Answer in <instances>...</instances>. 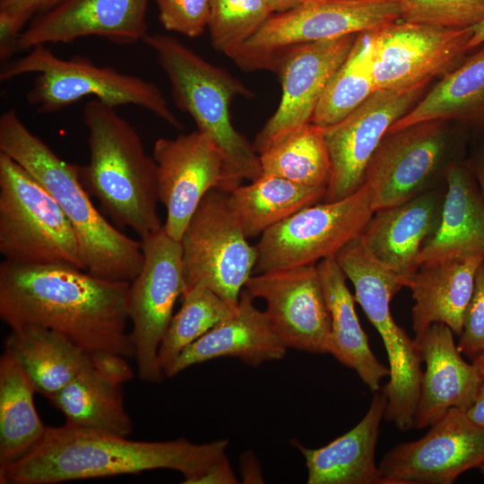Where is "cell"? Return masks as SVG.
Wrapping results in <instances>:
<instances>
[{"mask_svg":"<svg viewBox=\"0 0 484 484\" xmlns=\"http://www.w3.org/2000/svg\"><path fill=\"white\" fill-rule=\"evenodd\" d=\"M386 402L382 391L375 392L363 419L323 447L295 444L305 458L308 484H384L375 453Z\"/></svg>","mask_w":484,"mask_h":484,"instance_id":"25","label":"cell"},{"mask_svg":"<svg viewBox=\"0 0 484 484\" xmlns=\"http://www.w3.org/2000/svg\"><path fill=\"white\" fill-rule=\"evenodd\" d=\"M454 332L444 324H431L417 341L425 371L414 415V428L430 427L451 408L466 411L482 380L466 362L454 342Z\"/></svg>","mask_w":484,"mask_h":484,"instance_id":"22","label":"cell"},{"mask_svg":"<svg viewBox=\"0 0 484 484\" xmlns=\"http://www.w3.org/2000/svg\"><path fill=\"white\" fill-rule=\"evenodd\" d=\"M165 30L189 38L200 36L208 25L210 0H154Z\"/></svg>","mask_w":484,"mask_h":484,"instance_id":"38","label":"cell"},{"mask_svg":"<svg viewBox=\"0 0 484 484\" xmlns=\"http://www.w3.org/2000/svg\"><path fill=\"white\" fill-rule=\"evenodd\" d=\"M130 282L68 265L0 264V317L11 329L55 330L90 353L134 357L127 311Z\"/></svg>","mask_w":484,"mask_h":484,"instance_id":"1","label":"cell"},{"mask_svg":"<svg viewBox=\"0 0 484 484\" xmlns=\"http://www.w3.org/2000/svg\"><path fill=\"white\" fill-rule=\"evenodd\" d=\"M82 118L89 162L82 167V180L88 192L117 227L141 238L160 229L156 162L137 131L116 108L98 99L86 103Z\"/></svg>","mask_w":484,"mask_h":484,"instance_id":"4","label":"cell"},{"mask_svg":"<svg viewBox=\"0 0 484 484\" xmlns=\"http://www.w3.org/2000/svg\"><path fill=\"white\" fill-rule=\"evenodd\" d=\"M0 152L24 168L57 203L75 232L87 272L128 282L137 276L142 241L121 232L97 210L82 180V167L62 160L14 109L0 117Z\"/></svg>","mask_w":484,"mask_h":484,"instance_id":"3","label":"cell"},{"mask_svg":"<svg viewBox=\"0 0 484 484\" xmlns=\"http://www.w3.org/2000/svg\"><path fill=\"white\" fill-rule=\"evenodd\" d=\"M465 413L472 422L484 428V381L480 384L471 405Z\"/></svg>","mask_w":484,"mask_h":484,"instance_id":"45","label":"cell"},{"mask_svg":"<svg viewBox=\"0 0 484 484\" xmlns=\"http://www.w3.org/2000/svg\"><path fill=\"white\" fill-rule=\"evenodd\" d=\"M159 201L166 209L163 228L179 241L194 212L212 189L233 190L223 156L214 142L196 130L153 145Z\"/></svg>","mask_w":484,"mask_h":484,"instance_id":"17","label":"cell"},{"mask_svg":"<svg viewBox=\"0 0 484 484\" xmlns=\"http://www.w3.org/2000/svg\"><path fill=\"white\" fill-rule=\"evenodd\" d=\"M287 346L271 326L264 311L254 305V298L244 289L234 310L210 331L186 347L177 358L165 377L221 357L238 359L251 367L281 359Z\"/></svg>","mask_w":484,"mask_h":484,"instance_id":"23","label":"cell"},{"mask_svg":"<svg viewBox=\"0 0 484 484\" xmlns=\"http://www.w3.org/2000/svg\"><path fill=\"white\" fill-rule=\"evenodd\" d=\"M441 220L425 243L419 266L473 253H484V200L465 160L453 163L446 172Z\"/></svg>","mask_w":484,"mask_h":484,"instance_id":"26","label":"cell"},{"mask_svg":"<svg viewBox=\"0 0 484 484\" xmlns=\"http://www.w3.org/2000/svg\"><path fill=\"white\" fill-rule=\"evenodd\" d=\"M479 469L484 474V462L479 467Z\"/></svg>","mask_w":484,"mask_h":484,"instance_id":"49","label":"cell"},{"mask_svg":"<svg viewBox=\"0 0 484 484\" xmlns=\"http://www.w3.org/2000/svg\"><path fill=\"white\" fill-rule=\"evenodd\" d=\"M0 253L13 263L85 270L75 232L62 209L24 168L3 152Z\"/></svg>","mask_w":484,"mask_h":484,"instance_id":"8","label":"cell"},{"mask_svg":"<svg viewBox=\"0 0 484 484\" xmlns=\"http://www.w3.org/2000/svg\"><path fill=\"white\" fill-rule=\"evenodd\" d=\"M357 35L303 44L281 56L273 72L281 80V101L255 138L258 155L312 123L327 84L348 57Z\"/></svg>","mask_w":484,"mask_h":484,"instance_id":"18","label":"cell"},{"mask_svg":"<svg viewBox=\"0 0 484 484\" xmlns=\"http://www.w3.org/2000/svg\"><path fill=\"white\" fill-rule=\"evenodd\" d=\"M122 385L91 365L47 399L62 412L67 426L127 436L133 422L124 406Z\"/></svg>","mask_w":484,"mask_h":484,"instance_id":"30","label":"cell"},{"mask_svg":"<svg viewBox=\"0 0 484 484\" xmlns=\"http://www.w3.org/2000/svg\"><path fill=\"white\" fill-rule=\"evenodd\" d=\"M400 20L450 29L473 27L484 19V0H399Z\"/></svg>","mask_w":484,"mask_h":484,"instance_id":"37","label":"cell"},{"mask_svg":"<svg viewBox=\"0 0 484 484\" xmlns=\"http://www.w3.org/2000/svg\"><path fill=\"white\" fill-rule=\"evenodd\" d=\"M457 347L462 354L471 359L484 353V262L477 271Z\"/></svg>","mask_w":484,"mask_h":484,"instance_id":"39","label":"cell"},{"mask_svg":"<svg viewBox=\"0 0 484 484\" xmlns=\"http://www.w3.org/2000/svg\"><path fill=\"white\" fill-rule=\"evenodd\" d=\"M228 439L195 444L186 438L134 441L111 433L48 427L26 454L0 468L1 484H56L64 481L137 474L169 469L195 484L226 456Z\"/></svg>","mask_w":484,"mask_h":484,"instance_id":"2","label":"cell"},{"mask_svg":"<svg viewBox=\"0 0 484 484\" xmlns=\"http://www.w3.org/2000/svg\"><path fill=\"white\" fill-rule=\"evenodd\" d=\"M273 13H283L293 9L306 0H265Z\"/></svg>","mask_w":484,"mask_h":484,"instance_id":"46","label":"cell"},{"mask_svg":"<svg viewBox=\"0 0 484 484\" xmlns=\"http://www.w3.org/2000/svg\"><path fill=\"white\" fill-rule=\"evenodd\" d=\"M484 462V428L451 408L421 438L395 445L383 456L384 484H452Z\"/></svg>","mask_w":484,"mask_h":484,"instance_id":"16","label":"cell"},{"mask_svg":"<svg viewBox=\"0 0 484 484\" xmlns=\"http://www.w3.org/2000/svg\"><path fill=\"white\" fill-rule=\"evenodd\" d=\"M149 0H58L37 13L21 34L17 51L97 36L116 44L143 41L149 33Z\"/></svg>","mask_w":484,"mask_h":484,"instance_id":"20","label":"cell"},{"mask_svg":"<svg viewBox=\"0 0 484 484\" xmlns=\"http://www.w3.org/2000/svg\"><path fill=\"white\" fill-rule=\"evenodd\" d=\"M483 262L484 253L427 262L406 280L404 287L411 290L414 300L411 316L416 341L433 324H446L460 336Z\"/></svg>","mask_w":484,"mask_h":484,"instance_id":"24","label":"cell"},{"mask_svg":"<svg viewBox=\"0 0 484 484\" xmlns=\"http://www.w3.org/2000/svg\"><path fill=\"white\" fill-rule=\"evenodd\" d=\"M32 18L25 13L0 11V59L5 63L17 51L25 24Z\"/></svg>","mask_w":484,"mask_h":484,"instance_id":"40","label":"cell"},{"mask_svg":"<svg viewBox=\"0 0 484 484\" xmlns=\"http://www.w3.org/2000/svg\"><path fill=\"white\" fill-rule=\"evenodd\" d=\"M465 163L474 177L484 200V133L471 145Z\"/></svg>","mask_w":484,"mask_h":484,"instance_id":"42","label":"cell"},{"mask_svg":"<svg viewBox=\"0 0 484 484\" xmlns=\"http://www.w3.org/2000/svg\"><path fill=\"white\" fill-rule=\"evenodd\" d=\"M316 268L331 316L329 353L353 369L372 392L380 391L381 381L389 377L390 370L376 359L369 347L344 272L335 256L318 262Z\"/></svg>","mask_w":484,"mask_h":484,"instance_id":"27","label":"cell"},{"mask_svg":"<svg viewBox=\"0 0 484 484\" xmlns=\"http://www.w3.org/2000/svg\"><path fill=\"white\" fill-rule=\"evenodd\" d=\"M427 91L417 104L388 131L441 120L469 132L484 131V44Z\"/></svg>","mask_w":484,"mask_h":484,"instance_id":"28","label":"cell"},{"mask_svg":"<svg viewBox=\"0 0 484 484\" xmlns=\"http://www.w3.org/2000/svg\"><path fill=\"white\" fill-rule=\"evenodd\" d=\"M227 195L220 189L209 191L179 242L186 290L202 285L236 306L255 270L257 252L230 212Z\"/></svg>","mask_w":484,"mask_h":484,"instance_id":"12","label":"cell"},{"mask_svg":"<svg viewBox=\"0 0 484 484\" xmlns=\"http://www.w3.org/2000/svg\"><path fill=\"white\" fill-rule=\"evenodd\" d=\"M143 42L155 52L170 82L175 105L188 113L197 130L220 149L233 189L245 179L260 177L259 155L230 119L231 101L238 96L253 98V91L172 36L148 33Z\"/></svg>","mask_w":484,"mask_h":484,"instance_id":"5","label":"cell"},{"mask_svg":"<svg viewBox=\"0 0 484 484\" xmlns=\"http://www.w3.org/2000/svg\"><path fill=\"white\" fill-rule=\"evenodd\" d=\"M182 297V306L172 316L159 349V362L164 376L186 347L228 316L238 305L227 302L202 285L186 290Z\"/></svg>","mask_w":484,"mask_h":484,"instance_id":"35","label":"cell"},{"mask_svg":"<svg viewBox=\"0 0 484 484\" xmlns=\"http://www.w3.org/2000/svg\"><path fill=\"white\" fill-rule=\"evenodd\" d=\"M400 16L399 0H306L273 13L230 58L246 72H274L294 47L373 30Z\"/></svg>","mask_w":484,"mask_h":484,"instance_id":"10","label":"cell"},{"mask_svg":"<svg viewBox=\"0 0 484 484\" xmlns=\"http://www.w3.org/2000/svg\"><path fill=\"white\" fill-rule=\"evenodd\" d=\"M428 86L376 90L341 120L324 127L332 168L324 202L342 199L363 185L367 167L381 141L423 97Z\"/></svg>","mask_w":484,"mask_h":484,"instance_id":"15","label":"cell"},{"mask_svg":"<svg viewBox=\"0 0 484 484\" xmlns=\"http://www.w3.org/2000/svg\"><path fill=\"white\" fill-rule=\"evenodd\" d=\"M445 189L446 184L376 211L359 237L370 255L403 278L404 285L419 267L423 246L439 226Z\"/></svg>","mask_w":484,"mask_h":484,"instance_id":"21","label":"cell"},{"mask_svg":"<svg viewBox=\"0 0 484 484\" xmlns=\"http://www.w3.org/2000/svg\"><path fill=\"white\" fill-rule=\"evenodd\" d=\"M272 14L265 0H210L207 27L212 48L230 58Z\"/></svg>","mask_w":484,"mask_h":484,"instance_id":"36","label":"cell"},{"mask_svg":"<svg viewBox=\"0 0 484 484\" xmlns=\"http://www.w3.org/2000/svg\"><path fill=\"white\" fill-rule=\"evenodd\" d=\"M58 0H0V11L25 13L33 18L53 6Z\"/></svg>","mask_w":484,"mask_h":484,"instance_id":"44","label":"cell"},{"mask_svg":"<svg viewBox=\"0 0 484 484\" xmlns=\"http://www.w3.org/2000/svg\"><path fill=\"white\" fill-rule=\"evenodd\" d=\"M244 289L265 301L264 312L288 349L329 353L331 316L316 264L256 273Z\"/></svg>","mask_w":484,"mask_h":484,"instance_id":"19","label":"cell"},{"mask_svg":"<svg viewBox=\"0 0 484 484\" xmlns=\"http://www.w3.org/2000/svg\"><path fill=\"white\" fill-rule=\"evenodd\" d=\"M368 31L357 35L348 57L325 88L313 124L326 127L337 123L376 91L369 62Z\"/></svg>","mask_w":484,"mask_h":484,"instance_id":"34","label":"cell"},{"mask_svg":"<svg viewBox=\"0 0 484 484\" xmlns=\"http://www.w3.org/2000/svg\"><path fill=\"white\" fill-rule=\"evenodd\" d=\"M369 62L376 90L429 84L468 56L472 27L450 29L397 20L369 30Z\"/></svg>","mask_w":484,"mask_h":484,"instance_id":"14","label":"cell"},{"mask_svg":"<svg viewBox=\"0 0 484 484\" xmlns=\"http://www.w3.org/2000/svg\"><path fill=\"white\" fill-rule=\"evenodd\" d=\"M92 367L108 379L123 385L134 377L125 357L109 352L91 353Z\"/></svg>","mask_w":484,"mask_h":484,"instance_id":"41","label":"cell"},{"mask_svg":"<svg viewBox=\"0 0 484 484\" xmlns=\"http://www.w3.org/2000/svg\"><path fill=\"white\" fill-rule=\"evenodd\" d=\"M484 44V19L472 27V36L469 41L470 50Z\"/></svg>","mask_w":484,"mask_h":484,"instance_id":"47","label":"cell"},{"mask_svg":"<svg viewBox=\"0 0 484 484\" xmlns=\"http://www.w3.org/2000/svg\"><path fill=\"white\" fill-rule=\"evenodd\" d=\"M35 384L15 357H0V468L20 459L43 437L47 428L37 412Z\"/></svg>","mask_w":484,"mask_h":484,"instance_id":"32","label":"cell"},{"mask_svg":"<svg viewBox=\"0 0 484 484\" xmlns=\"http://www.w3.org/2000/svg\"><path fill=\"white\" fill-rule=\"evenodd\" d=\"M468 133L441 120L388 131L364 177L363 183L372 191L375 212L445 186L448 168L466 160Z\"/></svg>","mask_w":484,"mask_h":484,"instance_id":"9","label":"cell"},{"mask_svg":"<svg viewBox=\"0 0 484 484\" xmlns=\"http://www.w3.org/2000/svg\"><path fill=\"white\" fill-rule=\"evenodd\" d=\"M472 364L478 370L482 381H484V353L472 359Z\"/></svg>","mask_w":484,"mask_h":484,"instance_id":"48","label":"cell"},{"mask_svg":"<svg viewBox=\"0 0 484 484\" xmlns=\"http://www.w3.org/2000/svg\"><path fill=\"white\" fill-rule=\"evenodd\" d=\"M259 158L262 176H276L306 186L327 188L332 168L322 126L311 123Z\"/></svg>","mask_w":484,"mask_h":484,"instance_id":"33","label":"cell"},{"mask_svg":"<svg viewBox=\"0 0 484 484\" xmlns=\"http://www.w3.org/2000/svg\"><path fill=\"white\" fill-rule=\"evenodd\" d=\"M335 259L355 290V300L379 333L388 359L384 419L401 431L414 428V415L422 376L421 354L415 339L399 326L390 311L392 298L402 287L403 278L376 260L356 238L341 248Z\"/></svg>","mask_w":484,"mask_h":484,"instance_id":"7","label":"cell"},{"mask_svg":"<svg viewBox=\"0 0 484 484\" xmlns=\"http://www.w3.org/2000/svg\"><path fill=\"white\" fill-rule=\"evenodd\" d=\"M34 73L32 87L26 99L39 113H53L86 97L114 108L140 107L176 129L183 125L169 106L160 89L152 82L99 66L89 58L56 56L46 45L37 46L21 57L4 63L0 80L7 81Z\"/></svg>","mask_w":484,"mask_h":484,"instance_id":"6","label":"cell"},{"mask_svg":"<svg viewBox=\"0 0 484 484\" xmlns=\"http://www.w3.org/2000/svg\"><path fill=\"white\" fill-rule=\"evenodd\" d=\"M4 349L15 357L38 393L46 398L92 365L91 353L64 334L39 325L11 329Z\"/></svg>","mask_w":484,"mask_h":484,"instance_id":"29","label":"cell"},{"mask_svg":"<svg viewBox=\"0 0 484 484\" xmlns=\"http://www.w3.org/2000/svg\"><path fill=\"white\" fill-rule=\"evenodd\" d=\"M143 261L130 282L127 311L133 328L137 373L141 380L159 383L165 377L159 362V349L173 316L186 281L180 242L162 227L142 238Z\"/></svg>","mask_w":484,"mask_h":484,"instance_id":"13","label":"cell"},{"mask_svg":"<svg viewBox=\"0 0 484 484\" xmlns=\"http://www.w3.org/2000/svg\"><path fill=\"white\" fill-rule=\"evenodd\" d=\"M374 212L366 183L342 199L307 206L261 235L254 272L313 265L335 256L361 235Z\"/></svg>","mask_w":484,"mask_h":484,"instance_id":"11","label":"cell"},{"mask_svg":"<svg viewBox=\"0 0 484 484\" xmlns=\"http://www.w3.org/2000/svg\"><path fill=\"white\" fill-rule=\"evenodd\" d=\"M238 482V479L226 455L201 476L195 484H234Z\"/></svg>","mask_w":484,"mask_h":484,"instance_id":"43","label":"cell"},{"mask_svg":"<svg viewBox=\"0 0 484 484\" xmlns=\"http://www.w3.org/2000/svg\"><path fill=\"white\" fill-rule=\"evenodd\" d=\"M326 187L306 186L276 176H261L228 193V206L247 238L298 211L323 202Z\"/></svg>","mask_w":484,"mask_h":484,"instance_id":"31","label":"cell"}]
</instances>
